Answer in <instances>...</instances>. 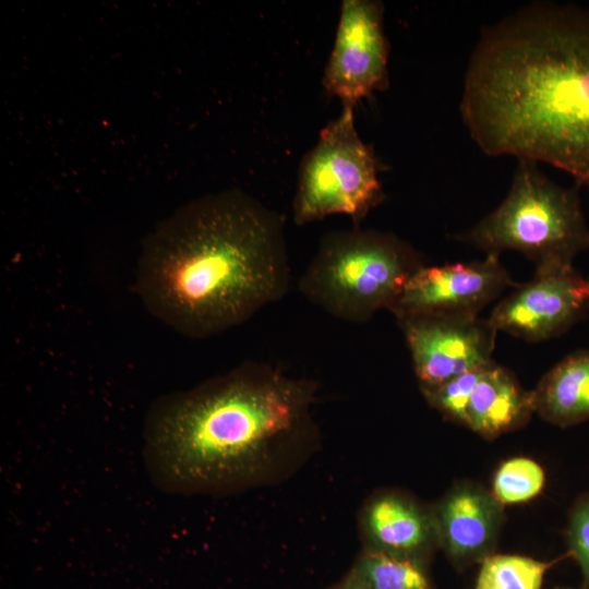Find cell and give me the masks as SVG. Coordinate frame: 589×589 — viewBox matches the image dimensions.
<instances>
[{
  "mask_svg": "<svg viewBox=\"0 0 589 589\" xmlns=\"http://www.w3.org/2000/svg\"><path fill=\"white\" fill-rule=\"evenodd\" d=\"M423 265L420 254L394 233L353 226L322 238L298 289L328 315L361 324L389 311Z\"/></svg>",
  "mask_w": 589,
  "mask_h": 589,
  "instance_id": "277c9868",
  "label": "cell"
},
{
  "mask_svg": "<svg viewBox=\"0 0 589 589\" xmlns=\"http://www.w3.org/2000/svg\"><path fill=\"white\" fill-rule=\"evenodd\" d=\"M534 412L531 390H525L505 368H483L470 395L465 426L485 438L522 426Z\"/></svg>",
  "mask_w": 589,
  "mask_h": 589,
  "instance_id": "4fadbf2b",
  "label": "cell"
},
{
  "mask_svg": "<svg viewBox=\"0 0 589 589\" xmlns=\"http://www.w3.org/2000/svg\"><path fill=\"white\" fill-rule=\"evenodd\" d=\"M483 368L456 376L437 386L420 387V389L432 408L444 418L465 426L468 401Z\"/></svg>",
  "mask_w": 589,
  "mask_h": 589,
  "instance_id": "ac0fdd59",
  "label": "cell"
},
{
  "mask_svg": "<svg viewBox=\"0 0 589 589\" xmlns=\"http://www.w3.org/2000/svg\"><path fill=\"white\" fill-rule=\"evenodd\" d=\"M353 109L342 107L301 161L292 203L299 226L332 215H348L359 226L385 197L378 179L382 165L359 136Z\"/></svg>",
  "mask_w": 589,
  "mask_h": 589,
  "instance_id": "8992f818",
  "label": "cell"
},
{
  "mask_svg": "<svg viewBox=\"0 0 589 589\" xmlns=\"http://www.w3.org/2000/svg\"><path fill=\"white\" fill-rule=\"evenodd\" d=\"M437 545L456 565L482 563L494 554L504 506L484 488L464 482L432 508Z\"/></svg>",
  "mask_w": 589,
  "mask_h": 589,
  "instance_id": "8fae6325",
  "label": "cell"
},
{
  "mask_svg": "<svg viewBox=\"0 0 589 589\" xmlns=\"http://www.w3.org/2000/svg\"><path fill=\"white\" fill-rule=\"evenodd\" d=\"M384 5L375 0H344L323 86L342 107L388 86L389 45L384 31Z\"/></svg>",
  "mask_w": 589,
  "mask_h": 589,
  "instance_id": "52a82bcc",
  "label": "cell"
},
{
  "mask_svg": "<svg viewBox=\"0 0 589 589\" xmlns=\"http://www.w3.org/2000/svg\"><path fill=\"white\" fill-rule=\"evenodd\" d=\"M566 541L581 573V589H589V493L578 497L569 512Z\"/></svg>",
  "mask_w": 589,
  "mask_h": 589,
  "instance_id": "d6986e66",
  "label": "cell"
},
{
  "mask_svg": "<svg viewBox=\"0 0 589 589\" xmlns=\"http://www.w3.org/2000/svg\"><path fill=\"white\" fill-rule=\"evenodd\" d=\"M290 278L284 219L233 189L189 202L147 236L135 288L152 315L201 339L281 300Z\"/></svg>",
  "mask_w": 589,
  "mask_h": 589,
  "instance_id": "3957f363",
  "label": "cell"
},
{
  "mask_svg": "<svg viewBox=\"0 0 589 589\" xmlns=\"http://www.w3.org/2000/svg\"><path fill=\"white\" fill-rule=\"evenodd\" d=\"M335 589H368L353 574H350L345 581H342Z\"/></svg>",
  "mask_w": 589,
  "mask_h": 589,
  "instance_id": "ffe728a7",
  "label": "cell"
},
{
  "mask_svg": "<svg viewBox=\"0 0 589 589\" xmlns=\"http://www.w3.org/2000/svg\"><path fill=\"white\" fill-rule=\"evenodd\" d=\"M515 287L500 261L486 254L470 263L421 266L406 283L389 312L395 318L412 315H478L506 288Z\"/></svg>",
  "mask_w": 589,
  "mask_h": 589,
  "instance_id": "30bf717a",
  "label": "cell"
},
{
  "mask_svg": "<svg viewBox=\"0 0 589 589\" xmlns=\"http://www.w3.org/2000/svg\"><path fill=\"white\" fill-rule=\"evenodd\" d=\"M316 384L248 361L149 407L143 456L156 486L228 494L291 476L320 443Z\"/></svg>",
  "mask_w": 589,
  "mask_h": 589,
  "instance_id": "7a4b0ae2",
  "label": "cell"
},
{
  "mask_svg": "<svg viewBox=\"0 0 589 589\" xmlns=\"http://www.w3.org/2000/svg\"><path fill=\"white\" fill-rule=\"evenodd\" d=\"M360 524L369 551L424 564L438 546L431 508L398 492L372 496L362 509Z\"/></svg>",
  "mask_w": 589,
  "mask_h": 589,
  "instance_id": "7c38bea8",
  "label": "cell"
},
{
  "mask_svg": "<svg viewBox=\"0 0 589 589\" xmlns=\"http://www.w3.org/2000/svg\"><path fill=\"white\" fill-rule=\"evenodd\" d=\"M455 238L486 254L518 251L536 269L573 265L589 250V227L577 188L554 182L528 159H518L501 204Z\"/></svg>",
  "mask_w": 589,
  "mask_h": 589,
  "instance_id": "5b68a950",
  "label": "cell"
},
{
  "mask_svg": "<svg viewBox=\"0 0 589 589\" xmlns=\"http://www.w3.org/2000/svg\"><path fill=\"white\" fill-rule=\"evenodd\" d=\"M589 311V279L573 265L536 269L529 281L495 305L488 317L497 332L527 341L557 337Z\"/></svg>",
  "mask_w": 589,
  "mask_h": 589,
  "instance_id": "9c48e42d",
  "label": "cell"
},
{
  "mask_svg": "<svg viewBox=\"0 0 589 589\" xmlns=\"http://www.w3.org/2000/svg\"><path fill=\"white\" fill-rule=\"evenodd\" d=\"M368 589H432L423 563L365 550L352 573Z\"/></svg>",
  "mask_w": 589,
  "mask_h": 589,
  "instance_id": "9a60e30c",
  "label": "cell"
},
{
  "mask_svg": "<svg viewBox=\"0 0 589 589\" xmlns=\"http://www.w3.org/2000/svg\"><path fill=\"white\" fill-rule=\"evenodd\" d=\"M459 110L483 154L551 165L589 190V9L537 2L485 27Z\"/></svg>",
  "mask_w": 589,
  "mask_h": 589,
  "instance_id": "6da1fadb",
  "label": "cell"
},
{
  "mask_svg": "<svg viewBox=\"0 0 589 589\" xmlns=\"http://www.w3.org/2000/svg\"><path fill=\"white\" fill-rule=\"evenodd\" d=\"M555 563L515 554H492L481 563L474 589H541Z\"/></svg>",
  "mask_w": 589,
  "mask_h": 589,
  "instance_id": "2e32d148",
  "label": "cell"
},
{
  "mask_svg": "<svg viewBox=\"0 0 589 589\" xmlns=\"http://www.w3.org/2000/svg\"><path fill=\"white\" fill-rule=\"evenodd\" d=\"M420 387H433L491 362L497 330L479 315L397 318Z\"/></svg>",
  "mask_w": 589,
  "mask_h": 589,
  "instance_id": "ba28073f",
  "label": "cell"
},
{
  "mask_svg": "<svg viewBox=\"0 0 589 589\" xmlns=\"http://www.w3.org/2000/svg\"><path fill=\"white\" fill-rule=\"evenodd\" d=\"M544 483L545 472L536 460L514 457L497 468L491 493L503 506L520 504L536 497Z\"/></svg>",
  "mask_w": 589,
  "mask_h": 589,
  "instance_id": "e0dca14e",
  "label": "cell"
},
{
  "mask_svg": "<svg viewBox=\"0 0 589 589\" xmlns=\"http://www.w3.org/2000/svg\"><path fill=\"white\" fill-rule=\"evenodd\" d=\"M534 412L568 428L589 420V350L569 353L531 390Z\"/></svg>",
  "mask_w": 589,
  "mask_h": 589,
  "instance_id": "5bb4252c",
  "label": "cell"
}]
</instances>
